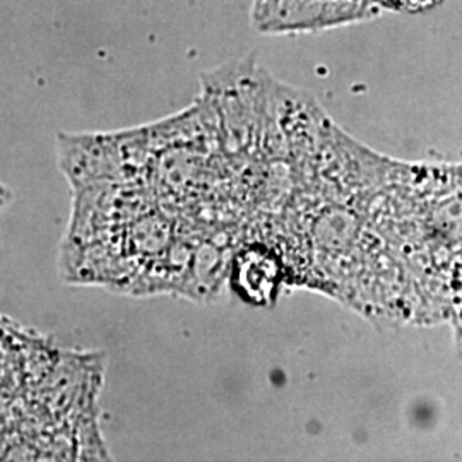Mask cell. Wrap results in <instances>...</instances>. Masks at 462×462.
<instances>
[{
	"mask_svg": "<svg viewBox=\"0 0 462 462\" xmlns=\"http://www.w3.org/2000/svg\"><path fill=\"white\" fill-rule=\"evenodd\" d=\"M375 5L393 13H410V14H418V13H427L430 9H435L440 5L444 0H374Z\"/></svg>",
	"mask_w": 462,
	"mask_h": 462,
	"instance_id": "cell-2",
	"label": "cell"
},
{
	"mask_svg": "<svg viewBox=\"0 0 462 462\" xmlns=\"http://www.w3.org/2000/svg\"><path fill=\"white\" fill-rule=\"evenodd\" d=\"M374 0H255L252 23L263 33H309L379 16Z\"/></svg>",
	"mask_w": 462,
	"mask_h": 462,
	"instance_id": "cell-1",
	"label": "cell"
}]
</instances>
